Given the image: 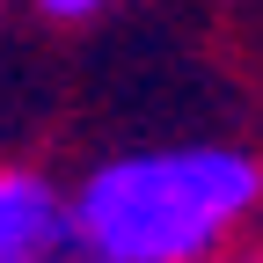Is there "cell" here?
Returning <instances> with one entry per match:
<instances>
[{
    "mask_svg": "<svg viewBox=\"0 0 263 263\" xmlns=\"http://www.w3.org/2000/svg\"><path fill=\"white\" fill-rule=\"evenodd\" d=\"M81 249L95 263H212L263 219V161L241 146H139L73 183Z\"/></svg>",
    "mask_w": 263,
    "mask_h": 263,
    "instance_id": "1",
    "label": "cell"
},
{
    "mask_svg": "<svg viewBox=\"0 0 263 263\" xmlns=\"http://www.w3.org/2000/svg\"><path fill=\"white\" fill-rule=\"evenodd\" d=\"M73 249V190H59L44 168H0V263H59Z\"/></svg>",
    "mask_w": 263,
    "mask_h": 263,
    "instance_id": "2",
    "label": "cell"
},
{
    "mask_svg": "<svg viewBox=\"0 0 263 263\" xmlns=\"http://www.w3.org/2000/svg\"><path fill=\"white\" fill-rule=\"evenodd\" d=\"M37 15H51V22H95V15H110L117 0H29Z\"/></svg>",
    "mask_w": 263,
    "mask_h": 263,
    "instance_id": "3",
    "label": "cell"
},
{
    "mask_svg": "<svg viewBox=\"0 0 263 263\" xmlns=\"http://www.w3.org/2000/svg\"><path fill=\"white\" fill-rule=\"evenodd\" d=\"M212 263H263V241H241V249H227V256H212Z\"/></svg>",
    "mask_w": 263,
    "mask_h": 263,
    "instance_id": "4",
    "label": "cell"
},
{
    "mask_svg": "<svg viewBox=\"0 0 263 263\" xmlns=\"http://www.w3.org/2000/svg\"><path fill=\"white\" fill-rule=\"evenodd\" d=\"M59 263H95V256H88V249H73V256H59Z\"/></svg>",
    "mask_w": 263,
    "mask_h": 263,
    "instance_id": "5",
    "label": "cell"
},
{
    "mask_svg": "<svg viewBox=\"0 0 263 263\" xmlns=\"http://www.w3.org/2000/svg\"><path fill=\"white\" fill-rule=\"evenodd\" d=\"M0 8H8V0H0Z\"/></svg>",
    "mask_w": 263,
    "mask_h": 263,
    "instance_id": "6",
    "label": "cell"
}]
</instances>
